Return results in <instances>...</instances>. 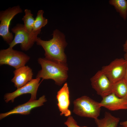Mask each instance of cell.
<instances>
[{
  "label": "cell",
  "mask_w": 127,
  "mask_h": 127,
  "mask_svg": "<svg viewBox=\"0 0 127 127\" xmlns=\"http://www.w3.org/2000/svg\"><path fill=\"white\" fill-rule=\"evenodd\" d=\"M11 31L15 35L9 47L13 48L16 45L20 44L21 49L25 51L28 50L32 47L41 31L28 32L25 29L24 24H17L12 28Z\"/></svg>",
  "instance_id": "obj_4"
},
{
  "label": "cell",
  "mask_w": 127,
  "mask_h": 127,
  "mask_svg": "<svg viewBox=\"0 0 127 127\" xmlns=\"http://www.w3.org/2000/svg\"><path fill=\"white\" fill-rule=\"evenodd\" d=\"M127 61L124 58L116 59L102 67L101 71L112 83L123 78Z\"/></svg>",
  "instance_id": "obj_7"
},
{
  "label": "cell",
  "mask_w": 127,
  "mask_h": 127,
  "mask_svg": "<svg viewBox=\"0 0 127 127\" xmlns=\"http://www.w3.org/2000/svg\"><path fill=\"white\" fill-rule=\"evenodd\" d=\"M22 12L19 5L9 7L5 10L0 11V35L9 45L14 38L12 33L9 31L11 21L16 15Z\"/></svg>",
  "instance_id": "obj_5"
},
{
  "label": "cell",
  "mask_w": 127,
  "mask_h": 127,
  "mask_svg": "<svg viewBox=\"0 0 127 127\" xmlns=\"http://www.w3.org/2000/svg\"><path fill=\"white\" fill-rule=\"evenodd\" d=\"M58 103L57 105L60 115L66 117L70 116L71 112L69 109L70 104L69 92L67 83H66L58 91L56 96Z\"/></svg>",
  "instance_id": "obj_12"
},
{
  "label": "cell",
  "mask_w": 127,
  "mask_h": 127,
  "mask_svg": "<svg viewBox=\"0 0 127 127\" xmlns=\"http://www.w3.org/2000/svg\"><path fill=\"white\" fill-rule=\"evenodd\" d=\"M123 79L125 80L127 83V62L126 69Z\"/></svg>",
  "instance_id": "obj_21"
},
{
  "label": "cell",
  "mask_w": 127,
  "mask_h": 127,
  "mask_svg": "<svg viewBox=\"0 0 127 127\" xmlns=\"http://www.w3.org/2000/svg\"><path fill=\"white\" fill-rule=\"evenodd\" d=\"M99 104L101 107L111 111L127 110V96L119 98L112 93L103 98Z\"/></svg>",
  "instance_id": "obj_11"
},
{
  "label": "cell",
  "mask_w": 127,
  "mask_h": 127,
  "mask_svg": "<svg viewBox=\"0 0 127 127\" xmlns=\"http://www.w3.org/2000/svg\"><path fill=\"white\" fill-rule=\"evenodd\" d=\"M109 3L113 6L116 11L124 21L127 18V0H110Z\"/></svg>",
  "instance_id": "obj_16"
},
{
  "label": "cell",
  "mask_w": 127,
  "mask_h": 127,
  "mask_svg": "<svg viewBox=\"0 0 127 127\" xmlns=\"http://www.w3.org/2000/svg\"><path fill=\"white\" fill-rule=\"evenodd\" d=\"M73 112L81 117L95 119L98 118L101 107L98 102L87 96H83L75 100Z\"/></svg>",
  "instance_id": "obj_3"
},
{
  "label": "cell",
  "mask_w": 127,
  "mask_h": 127,
  "mask_svg": "<svg viewBox=\"0 0 127 127\" xmlns=\"http://www.w3.org/2000/svg\"><path fill=\"white\" fill-rule=\"evenodd\" d=\"M44 11L42 10L38 11L35 19L32 31L36 32L41 31V28L47 24L48 20L43 16Z\"/></svg>",
  "instance_id": "obj_18"
},
{
  "label": "cell",
  "mask_w": 127,
  "mask_h": 127,
  "mask_svg": "<svg viewBox=\"0 0 127 127\" xmlns=\"http://www.w3.org/2000/svg\"><path fill=\"white\" fill-rule=\"evenodd\" d=\"M40 78H36L32 79L26 84L12 92L7 93L5 94L4 99L6 103L10 101L13 102L15 99L17 97L24 94L29 93L31 94L30 100H36V99L37 91L40 83Z\"/></svg>",
  "instance_id": "obj_9"
},
{
  "label": "cell",
  "mask_w": 127,
  "mask_h": 127,
  "mask_svg": "<svg viewBox=\"0 0 127 127\" xmlns=\"http://www.w3.org/2000/svg\"><path fill=\"white\" fill-rule=\"evenodd\" d=\"M90 80L92 87L102 98L112 93V83L101 70L97 71Z\"/></svg>",
  "instance_id": "obj_8"
},
{
  "label": "cell",
  "mask_w": 127,
  "mask_h": 127,
  "mask_svg": "<svg viewBox=\"0 0 127 127\" xmlns=\"http://www.w3.org/2000/svg\"><path fill=\"white\" fill-rule=\"evenodd\" d=\"M64 124L68 127H88L87 126L80 127L78 126L77 123L71 116H69Z\"/></svg>",
  "instance_id": "obj_19"
},
{
  "label": "cell",
  "mask_w": 127,
  "mask_h": 127,
  "mask_svg": "<svg viewBox=\"0 0 127 127\" xmlns=\"http://www.w3.org/2000/svg\"><path fill=\"white\" fill-rule=\"evenodd\" d=\"M124 58L127 60V53H125L124 55Z\"/></svg>",
  "instance_id": "obj_23"
},
{
  "label": "cell",
  "mask_w": 127,
  "mask_h": 127,
  "mask_svg": "<svg viewBox=\"0 0 127 127\" xmlns=\"http://www.w3.org/2000/svg\"><path fill=\"white\" fill-rule=\"evenodd\" d=\"M47 101L45 95H44L38 100H29L24 104L19 105L8 112L1 113L0 119L10 115L19 114L22 115H28L30 113L31 110L33 108L44 105V103Z\"/></svg>",
  "instance_id": "obj_10"
},
{
  "label": "cell",
  "mask_w": 127,
  "mask_h": 127,
  "mask_svg": "<svg viewBox=\"0 0 127 127\" xmlns=\"http://www.w3.org/2000/svg\"><path fill=\"white\" fill-rule=\"evenodd\" d=\"M112 91L119 98L127 96V83L123 79L112 83Z\"/></svg>",
  "instance_id": "obj_15"
},
{
  "label": "cell",
  "mask_w": 127,
  "mask_h": 127,
  "mask_svg": "<svg viewBox=\"0 0 127 127\" xmlns=\"http://www.w3.org/2000/svg\"><path fill=\"white\" fill-rule=\"evenodd\" d=\"M119 127H123L122 126H119Z\"/></svg>",
  "instance_id": "obj_24"
},
{
  "label": "cell",
  "mask_w": 127,
  "mask_h": 127,
  "mask_svg": "<svg viewBox=\"0 0 127 127\" xmlns=\"http://www.w3.org/2000/svg\"><path fill=\"white\" fill-rule=\"evenodd\" d=\"M25 15L22 18L25 29L29 32L32 31L35 19L31 10L28 9L24 10Z\"/></svg>",
  "instance_id": "obj_17"
},
{
  "label": "cell",
  "mask_w": 127,
  "mask_h": 127,
  "mask_svg": "<svg viewBox=\"0 0 127 127\" xmlns=\"http://www.w3.org/2000/svg\"><path fill=\"white\" fill-rule=\"evenodd\" d=\"M123 51L125 53H127V38L126 40L125 43L123 44Z\"/></svg>",
  "instance_id": "obj_20"
},
{
  "label": "cell",
  "mask_w": 127,
  "mask_h": 127,
  "mask_svg": "<svg viewBox=\"0 0 127 127\" xmlns=\"http://www.w3.org/2000/svg\"><path fill=\"white\" fill-rule=\"evenodd\" d=\"M52 38L49 40H44L37 38L36 44L41 46L45 51V58L58 62L66 63L67 58L64 49L67 45L65 36L57 29L53 32Z\"/></svg>",
  "instance_id": "obj_1"
},
{
  "label": "cell",
  "mask_w": 127,
  "mask_h": 127,
  "mask_svg": "<svg viewBox=\"0 0 127 127\" xmlns=\"http://www.w3.org/2000/svg\"><path fill=\"white\" fill-rule=\"evenodd\" d=\"M30 57L23 52L9 47L0 51V65H7L17 69L25 65Z\"/></svg>",
  "instance_id": "obj_6"
},
{
  "label": "cell",
  "mask_w": 127,
  "mask_h": 127,
  "mask_svg": "<svg viewBox=\"0 0 127 127\" xmlns=\"http://www.w3.org/2000/svg\"><path fill=\"white\" fill-rule=\"evenodd\" d=\"M121 126L124 127H127V120L126 121H123L120 123Z\"/></svg>",
  "instance_id": "obj_22"
},
{
  "label": "cell",
  "mask_w": 127,
  "mask_h": 127,
  "mask_svg": "<svg viewBox=\"0 0 127 127\" xmlns=\"http://www.w3.org/2000/svg\"><path fill=\"white\" fill-rule=\"evenodd\" d=\"M38 63L41 69L38 72L36 78L43 80L51 79L55 83L61 86L67 80L68 68L66 63L50 60L46 58H39Z\"/></svg>",
  "instance_id": "obj_2"
},
{
  "label": "cell",
  "mask_w": 127,
  "mask_h": 127,
  "mask_svg": "<svg viewBox=\"0 0 127 127\" xmlns=\"http://www.w3.org/2000/svg\"><path fill=\"white\" fill-rule=\"evenodd\" d=\"M14 76L11 81L15 87L18 89L23 86L32 79L33 73L31 68L28 66H25L13 71Z\"/></svg>",
  "instance_id": "obj_13"
},
{
  "label": "cell",
  "mask_w": 127,
  "mask_h": 127,
  "mask_svg": "<svg viewBox=\"0 0 127 127\" xmlns=\"http://www.w3.org/2000/svg\"><path fill=\"white\" fill-rule=\"evenodd\" d=\"M97 127H117L120 119L112 115L108 112H105L104 117L94 119Z\"/></svg>",
  "instance_id": "obj_14"
}]
</instances>
